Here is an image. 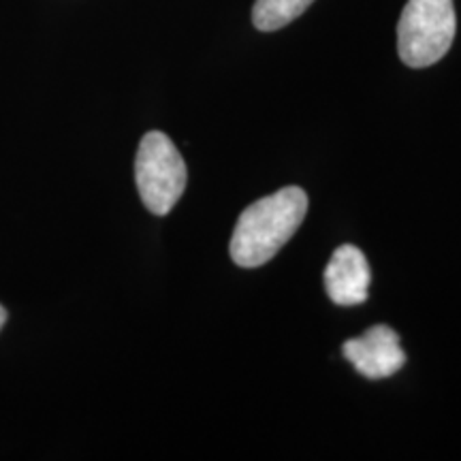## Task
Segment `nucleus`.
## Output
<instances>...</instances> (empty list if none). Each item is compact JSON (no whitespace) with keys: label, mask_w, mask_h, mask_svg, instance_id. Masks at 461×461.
<instances>
[{"label":"nucleus","mask_w":461,"mask_h":461,"mask_svg":"<svg viewBox=\"0 0 461 461\" xmlns=\"http://www.w3.org/2000/svg\"><path fill=\"white\" fill-rule=\"evenodd\" d=\"M308 212V194L286 186L246 207L230 238V258L240 267H261L295 235Z\"/></svg>","instance_id":"nucleus-1"},{"label":"nucleus","mask_w":461,"mask_h":461,"mask_svg":"<svg viewBox=\"0 0 461 461\" xmlns=\"http://www.w3.org/2000/svg\"><path fill=\"white\" fill-rule=\"evenodd\" d=\"M457 17L453 0H408L397 24V51L403 65L425 68L451 50Z\"/></svg>","instance_id":"nucleus-2"},{"label":"nucleus","mask_w":461,"mask_h":461,"mask_svg":"<svg viewBox=\"0 0 461 461\" xmlns=\"http://www.w3.org/2000/svg\"><path fill=\"white\" fill-rule=\"evenodd\" d=\"M135 180L143 205L152 214H169L180 201L188 180L186 163L165 132L143 135L135 158Z\"/></svg>","instance_id":"nucleus-3"},{"label":"nucleus","mask_w":461,"mask_h":461,"mask_svg":"<svg viewBox=\"0 0 461 461\" xmlns=\"http://www.w3.org/2000/svg\"><path fill=\"white\" fill-rule=\"evenodd\" d=\"M342 350L355 370L370 380L393 376L406 363V355L400 348V336L387 325L370 327L363 336L344 342Z\"/></svg>","instance_id":"nucleus-4"},{"label":"nucleus","mask_w":461,"mask_h":461,"mask_svg":"<svg viewBox=\"0 0 461 461\" xmlns=\"http://www.w3.org/2000/svg\"><path fill=\"white\" fill-rule=\"evenodd\" d=\"M372 272L357 246H339L325 267V291L333 303L359 305L367 299Z\"/></svg>","instance_id":"nucleus-5"},{"label":"nucleus","mask_w":461,"mask_h":461,"mask_svg":"<svg viewBox=\"0 0 461 461\" xmlns=\"http://www.w3.org/2000/svg\"><path fill=\"white\" fill-rule=\"evenodd\" d=\"M314 0H257L252 9V24L263 32L280 31L295 22Z\"/></svg>","instance_id":"nucleus-6"},{"label":"nucleus","mask_w":461,"mask_h":461,"mask_svg":"<svg viewBox=\"0 0 461 461\" xmlns=\"http://www.w3.org/2000/svg\"><path fill=\"white\" fill-rule=\"evenodd\" d=\"M5 321H7V310H5V308H3V305H0V330H3Z\"/></svg>","instance_id":"nucleus-7"}]
</instances>
